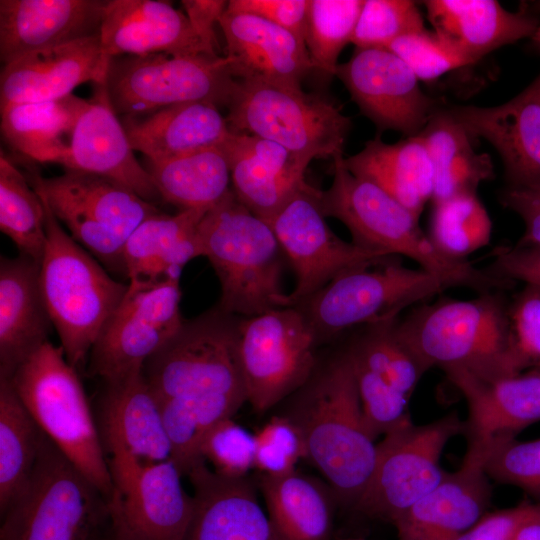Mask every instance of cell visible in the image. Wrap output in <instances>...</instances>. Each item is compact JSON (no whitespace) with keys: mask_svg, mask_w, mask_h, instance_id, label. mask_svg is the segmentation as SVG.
Returning a JSON list of instances; mask_svg holds the SVG:
<instances>
[{"mask_svg":"<svg viewBox=\"0 0 540 540\" xmlns=\"http://www.w3.org/2000/svg\"><path fill=\"white\" fill-rule=\"evenodd\" d=\"M180 276L128 291L104 324L88 356V373L102 381L141 368L181 329Z\"/></svg>","mask_w":540,"mask_h":540,"instance_id":"2e32d148","label":"cell"},{"mask_svg":"<svg viewBox=\"0 0 540 540\" xmlns=\"http://www.w3.org/2000/svg\"><path fill=\"white\" fill-rule=\"evenodd\" d=\"M239 319L216 306L185 320L144 363V376L157 399L247 400L238 353Z\"/></svg>","mask_w":540,"mask_h":540,"instance_id":"9c48e42d","label":"cell"},{"mask_svg":"<svg viewBox=\"0 0 540 540\" xmlns=\"http://www.w3.org/2000/svg\"><path fill=\"white\" fill-rule=\"evenodd\" d=\"M486 475L540 497V438L511 439L498 446L484 463Z\"/></svg>","mask_w":540,"mask_h":540,"instance_id":"f907efd6","label":"cell"},{"mask_svg":"<svg viewBox=\"0 0 540 540\" xmlns=\"http://www.w3.org/2000/svg\"><path fill=\"white\" fill-rule=\"evenodd\" d=\"M29 182L77 243L104 266L124 275L127 239L160 212L124 185L93 173L65 169L60 176L43 178L33 172Z\"/></svg>","mask_w":540,"mask_h":540,"instance_id":"30bf717a","label":"cell"},{"mask_svg":"<svg viewBox=\"0 0 540 540\" xmlns=\"http://www.w3.org/2000/svg\"><path fill=\"white\" fill-rule=\"evenodd\" d=\"M109 61L99 35L28 53L3 65L0 109L57 100L84 82H105Z\"/></svg>","mask_w":540,"mask_h":540,"instance_id":"7402d4cb","label":"cell"},{"mask_svg":"<svg viewBox=\"0 0 540 540\" xmlns=\"http://www.w3.org/2000/svg\"><path fill=\"white\" fill-rule=\"evenodd\" d=\"M319 196L320 190L305 182L267 222L296 277L280 307L297 305L343 273L396 258L339 238L325 220Z\"/></svg>","mask_w":540,"mask_h":540,"instance_id":"9a60e30c","label":"cell"},{"mask_svg":"<svg viewBox=\"0 0 540 540\" xmlns=\"http://www.w3.org/2000/svg\"><path fill=\"white\" fill-rule=\"evenodd\" d=\"M512 540H540V518L524 524Z\"/></svg>","mask_w":540,"mask_h":540,"instance_id":"680465c9","label":"cell"},{"mask_svg":"<svg viewBox=\"0 0 540 540\" xmlns=\"http://www.w3.org/2000/svg\"><path fill=\"white\" fill-rule=\"evenodd\" d=\"M221 147L229 163L234 194L266 222L306 182L310 162L275 142L231 131Z\"/></svg>","mask_w":540,"mask_h":540,"instance_id":"4316f807","label":"cell"},{"mask_svg":"<svg viewBox=\"0 0 540 540\" xmlns=\"http://www.w3.org/2000/svg\"><path fill=\"white\" fill-rule=\"evenodd\" d=\"M103 382L94 415L108 465L171 459L160 403L143 367Z\"/></svg>","mask_w":540,"mask_h":540,"instance_id":"d6986e66","label":"cell"},{"mask_svg":"<svg viewBox=\"0 0 540 540\" xmlns=\"http://www.w3.org/2000/svg\"><path fill=\"white\" fill-rule=\"evenodd\" d=\"M91 540H126L115 527L111 518L102 526Z\"/></svg>","mask_w":540,"mask_h":540,"instance_id":"91938a15","label":"cell"},{"mask_svg":"<svg viewBox=\"0 0 540 540\" xmlns=\"http://www.w3.org/2000/svg\"><path fill=\"white\" fill-rule=\"evenodd\" d=\"M309 0H230L226 11L261 17L305 42Z\"/></svg>","mask_w":540,"mask_h":540,"instance_id":"db71d44e","label":"cell"},{"mask_svg":"<svg viewBox=\"0 0 540 540\" xmlns=\"http://www.w3.org/2000/svg\"><path fill=\"white\" fill-rule=\"evenodd\" d=\"M89 101L63 98L6 106L1 111V132L16 151L39 162L67 166L76 123Z\"/></svg>","mask_w":540,"mask_h":540,"instance_id":"d590c367","label":"cell"},{"mask_svg":"<svg viewBox=\"0 0 540 540\" xmlns=\"http://www.w3.org/2000/svg\"><path fill=\"white\" fill-rule=\"evenodd\" d=\"M208 210L159 212L141 223L123 252L125 276L133 287L151 286L181 276L183 267L202 256L198 225Z\"/></svg>","mask_w":540,"mask_h":540,"instance_id":"4dcf8cb0","label":"cell"},{"mask_svg":"<svg viewBox=\"0 0 540 540\" xmlns=\"http://www.w3.org/2000/svg\"><path fill=\"white\" fill-rule=\"evenodd\" d=\"M387 49L402 59L419 81H431L449 71L474 63L435 31L406 34L394 40Z\"/></svg>","mask_w":540,"mask_h":540,"instance_id":"7dc6e473","label":"cell"},{"mask_svg":"<svg viewBox=\"0 0 540 540\" xmlns=\"http://www.w3.org/2000/svg\"><path fill=\"white\" fill-rule=\"evenodd\" d=\"M295 393L285 416L302 435L306 459L326 478L338 503L355 506L373 472L377 444L364 420L347 353L316 368Z\"/></svg>","mask_w":540,"mask_h":540,"instance_id":"6da1fadb","label":"cell"},{"mask_svg":"<svg viewBox=\"0 0 540 540\" xmlns=\"http://www.w3.org/2000/svg\"><path fill=\"white\" fill-rule=\"evenodd\" d=\"M254 435L232 418L215 424L204 437L201 455L213 471L230 478L246 477L254 468Z\"/></svg>","mask_w":540,"mask_h":540,"instance_id":"681fc988","label":"cell"},{"mask_svg":"<svg viewBox=\"0 0 540 540\" xmlns=\"http://www.w3.org/2000/svg\"><path fill=\"white\" fill-rule=\"evenodd\" d=\"M102 0H1L0 60L100 34Z\"/></svg>","mask_w":540,"mask_h":540,"instance_id":"cb8c5ba5","label":"cell"},{"mask_svg":"<svg viewBox=\"0 0 540 540\" xmlns=\"http://www.w3.org/2000/svg\"><path fill=\"white\" fill-rule=\"evenodd\" d=\"M1 518L0 540H91L110 500L43 432L29 480Z\"/></svg>","mask_w":540,"mask_h":540,"instance_id":"52a82bcc","label":"cell"},{"mask_svg":"<svg viewBox=\"0 0 540 540\" xmlns=\"http://www.w3.org/2000/svg\"><path fill=\"white\" fill-rule=\"evenodd\" d=\"M316 336L296 307H279L238 323L247 402L265 412L297 392L317 368Z\"/></svg>","mask_w":540,"mask_h":540,"instance_id":"4fadbf2b","label":"cell"},{"mask_svg":"<svg viewBox=\"0 0 540 540\" xmlns=\"http://www.w3.org/2000/svg\"><path fill=\"white\" fill-rule=\"evenodd\" d=\"M447 111L470 137L483 138L496 149L508 186L540 187V75L501 105Z\"/></svg>","mask_w":540,"mask_h":540,"instance_id":"44dd1931","label":"cell"},{"mask_svg":"<svg viewBox=\"0 0 540 540\" xmlns=\"http://www.w3.org/2000/svg\"><path fill=\"white\" fill-rule=\"evenodd\" d=\"M8 379L39 428L111 501L115 489L95 415L63 349L46 342Z\"/></svg>","mask_w":540,"mask_h":540,"instance_id":"8992f818","label":"cell"},{"mask_svg":"<svg viewBox=\"0 0 540 540\" xmlns=\"http://www.w3.org/2000/svg\"><path fill=\"white\" fill-rule=\"evenodd\" d=\"M43 431L17 395L10 379L0 377V514L24 489L36 463Z\"/></svg>","mask_w":540,"mask_h":540,"instance_id":"f35d334b","label":"cell"},{"mask_svg":"<svg viewBox=\"0 0 540 540\" xmlns=\"http://www.w3.org/2000/svg\"><path fill=\"white\" fill-rule=\"evenodd\" d=\"M181 4L193 30L202 43L211 53L219 55L215 26L219 25V20L226 11L228 1L183 0Z\"/></svg>","mask_w":540,"mask_h":540,"instance_id":"6f0895ef","label":"cell"},{"mask_svg":"<svg viewBox=\"0 0 540 540\" xmlns=\"http://www.w3.org/2000/svg\"><path fill=\"white\" fill-rule=\"evenodd\" d=\"M219 26L225 56L237 80L301 87L312 72L305 42L280 26L255 15L228 11Z\"/></svg>","mask_w":540,"mask_h":540,"instance_id":"d4e9b609","label":"cell"},{"mask_svg":"<svg viewBox=\"0 0 540 540\" xmlns=\"http://www.w3.org/2000/svg\"><path fill=\"white\" fill-rule=\"evenodd\" d=\"M236 85L225 55L117 56L110 58L105 78L111 106L123 117L187 102L227 107Z\"/></svg>","mask_w":540,"mask_h":540,"instance_id":"7c38bea8","label":"cell"},{"mask_svg":"<svg viewBox=\"0 0 540 540\" xmlns=\"http://www.w3.org/2000/svg\"><path fill=\"white\" fill-rule=\"evenodd\" d=\"M245 402V398L235 396L159 401L171 460L182 475L187 476L194 467L206 462L200 451L204 437L215 424L232 418Z\"/></svg>","mask_w":540,"mask_h":540,"instance_id":"ab89813d","label":"cell"},{"mask_svg":"<svg viewBox=\"0 0 540 540\" xmlns=\"http://www.w3.org/2000/svg\"><path fill=\"white\" fill-rule=\"evenodd\" d=\"M487 271L493 276L540 286V246L498 247Z\"/></svg>","mask_w":540,"mask_h":540,"instance_id":"11a10c76","label":"cell"},{"mask_svg":"<svg viewBox=\"0 0 540 540\" xmlns=\"http://www.w3.org/2000/svg\"><path fill=\"white\" fill-rule=\"evenodd\" d=\"M146 170L161 199L179 210H209L232 189L230 167L221 145L149 161Z\"/></svg>","mask_w":540,"mask_h":540,"instance_id":"74e56055","label":"cell"},{"mask_svg":"<svg viewBox=\"0 0 540 540\" xmlns=\"http://www.w3.org/2000/svg\"><path fill=\"white\" fill-rule=\"evenodd\" d=\"M434 31L474 63L486 54L531 38L540 21L524 11L511 12L496 0L424 1Z\"/></svg>","mask_w":540,"mask_h":540,"instance_id":"d6a6232c","label":"cell"},{"mask_svg":"<svg viewBox=\"0 0 540 540\" xmlns=\"http://www.w3.org/2000/svg\"><path fill=\"white\" fill-rule=\"evenodd\" d=\"M447 377L468 405L462 431L468 443L465 457L481 462L483 467L498 446L540 421V370L536 367L494 381L464 374Z\"/></svg>","mask_w":540,"mask_h":540,"instance_id":"ffe728a7","label":"cell"},{"mask_svg":"<svg viewBox=\"0 0 540 540\" xmlns=\"http://www.w3.org/2000/svg\"><path fill=\"white\" fill-rule=\"evenodd\" d=\"M536 368H538L540 370V365L538 367H536Z\"/></svg>","mask_w":540,"mask_h":540,"instance_id":"be15d7a7","label":"cell"},{"mask_svg":"<svg viewBox=\"0 0 540 540\" xmlns=\"http://www.w3.org/2000/svg\"><path fill=\"white\" fill-rule=\"evenodd\" d=\"M398 318L362 326L345 351L409 399L427 370L397 335Z\"/></svg>","mask_w":540,"mask_h":540,"instance_id":"b9f144b4","label":"cell"},{"mask_svg":"<svg viewBox=\"0 0 540 540\" xmlns=\"http://www.w3.org/2000/svg\"><path fill=\"white\" fill-rule=\"evenodd\" d=\"M122 125L133 150L152 162L220 146L231 134L226 118L208 102L174 104L125 116Z\"/></svg>","mask_w":540,"mask_h":540,"instance_id":"1f68e13d","label":"cell"},{"mask_svg":"<svg viewBox=\"0 0 540 540\" xmlns=\"http://www.w3.org/2000/svg\"><path fill=\"white\" fill-rule=\"evenodd\" d=\"M348 357L354 372L364 420L372 437L377 439L380 435L384 436L411 420L407 411L409 399L382 376L349 355Z\"/></svg>","mask_w":540,"mask_h":540,"instance_id":"bcb514c9","label":"cell"},{"mask_svg":"<svg viewBox=\"0 0 540 540\" xmlns=\"http://www.w3.org/2000/svg\"><path fill=\"white\" fill-rule=\"evenodd\" d=\"M422 15L414 1L364 0L351 43L356 48H387L397 38L424 31Z\"/></svg>","mask_w":540,"mask_h":540,"instance_id":"f6af8a7d","label":"cell"},{"mask_svg":"<svg viewBox=\"0 0 540 540\" xmlns=\"http://www.w3.org/2000/svg\"><path fill=\"white\" fill-rule=\"evenodd\" d=\"M492 223L476 194H461L433 203L429 238L447 258L464 261L489 244Z\"/></svg>","mask_w":540,"mask_h":540,"instance_id":"7bdbcfd3","label":"cell"},{"mask_svg":"<svg viewBox=\"0 0 540 540\" xmlns=\"http://www.w3.org/2000/svg\"><path fill=\"white\" fill-rule=\"evenodd\" d=\"M533 46L540 52V25L536 29L535 33L531 37Z\"/></svg>","mask_w":540,"mask_h":540,"instance_id":"94428289","label":"cell"},{"mask_svg":"<svg viewBox=\"0 0 540 540\" xmlns=\"http://www.w3.org/2000/svg\"><path fill=\"white\" fill-rule=\"evenodd\" d=\"M52 327L40 284V264L22 254L1 256L0 377L11 378L49 341Z\"/></svg>","mask_w":540,"mask_h":540,"instance_id":"f546056e","label":"cell"},{"mask_svg":"<svg viewBox=\"0 0 540 540\" xmlns=\"http://www.w3.org/2000/svg\"><path fill=\"white\" fill-rule=\"evenodd\" d=\"M449 286L436 275L403 266L396 258L343 273L297 305L317 342L356 327L398 318Z\"/></svg>","mask_w":540,"mask_h":540,"instance_id":"8fae6325","label":"cell"},{"mask_svg":"<svg viewBox=\"0 0 540 540\" xmlns=\"http://www.w3.org/2000/svg\"><path fill=\"white\" fill-rule=\"evenodd\" d=\"M0 230L19 254L41 263L47 243L43 201L28 178L0 153Z\"/></svg>","mask_w":540,"mask_h":540,"instance_id":"60d3db41","label":"cell"},{"mask_svg":"<svg viewBox=\"0 0 540 540\" xmlns=\"http://www.w3.org/2000/svg\"><path fill=\"white\" fill-rule=\"evenodd\" d=\"M364 0H309L305 45L312 71L324 81L336 76L338 58L351 38Z\"/></svg>","mask_w":540,"mask_h":540,"instance_id":"ee69618b","label":"cell"},{"mask_svg":"<svg viewBox=\"0 0 540 540\" xmlns=\"http://www.w3.org/2000/svg\"><path fill=\"white\" fill-rule=\"evenodd\" d=\"M418 135L433 166V203L461 194H476L481 183L493 179L490 156L474 150L469 134L447 110L437 109Z\"/></svg>","mask_w":540,"mask_h":540,"instance_id":"8d00e7d4","label":"cell"},{"mask_svg":"<svg viewBox=\"0 0 540 540\" xmlns=\"http://www.w3.org/2000/svg\"><path fill=\"white\" fill-rule=\"evenodd\" d=\"M254 435V468L279 476L296 470L306 459V448L298 427L287 416H275Z\"/></svg>","mask_w":540,"mask_h":540,"instance_id":"c3c4849f","label":"cell"},{"mask_svg":"<svg viewBox=\"0 0 540 540\" xmlns=\"http://www.w3.org/2000/svg\"><path fill=\"white\" fill-rule=\"evenodd\" d=\"M462 431L463 422L450 413L425 425L408 420L385 434L376 445L369 482L354 507L393 524L443 479L442 451Z\"/></svg>","mask_w":540,"mask_h":540,"instance_id":"5bb4252c","label":"cell"},{"mask_svg":"<svg viewBox=\"0 0 540 540\" xmlns=\"http://www.w3.org/2000/svg\"><path fill=\"white\" fill-rule=\"evenodd\" d=\"M515 350L525 368L540 365V286L525 284L508 304Z\"/></svg>","mask_w":540,"mask_h":540,"instance_id":"816d5d0a","label":"cell"},{"mask_svg":"<svg viewBox=\"0 0 540 540\" xmlns=\"http://www.w3.org/2000/svg\"><path fill=\"white\" fill-rule=\"evenodd\" d=\"M187 476L195 506L184 540H279L247 477L221 476L205 462Z\"/></svg>","mask_w":540,"mask_h":540,"instance_id":"83f0119b","label":"cell"},{"mask_svg":"<svg viewBox=\"0 0 540 540\" xmlns=\"http://www.w3.org/2000/svg\"><path fill=\"white\" fill-rule=\"evenodd\" d=\"M500 201L524 222L525 231L517 244L540 246V187L508 186L500 194Z\"/></svg>","mask_w":540,"mask_h":540,"instance_id":"9f6ffc18","label":"cell"},{"mask_svg":"<svg viewBox=\"0 0 540 540\" xmlns=\"http://www.w3.org/2000/svg\"><path fill=\"white\" fill-rule=\"evenodd\" d=\"M332 161V183L327 190H320V207L325 217L336 218L347 227L354 244L406 256L449 288L463 286L486 293L510 284L466 260L445 257L420 229L419 218L410 210L373 182L352 174L343 154Z\"/></svg>","mask_w":540,"mask_h":540,"instance_id":"3957f363","label":"cell"},{"mask_svg":"<svg viewBox=\"0 0 540 540\" xmlns=\"http://www.w3.org/2000/svg\"><path fill=\"white\" fill-rule=\"evenodd\" d=\"M133 151L111 106L105 82L94 83V95L74 128L65 169L109 178L154 203L161 198L159 192Z\"/></svg>","mask_w":540,"mask_h":540,"instance_id":"484cf974","label":"cell"},{"mask_svg":"<svg viewBox=\"0 0 540 540\" xmlns=\"http://www.w3.org/2000/svg\"><path fill=\"white\" fill-rule=\"evenodd\" d=\"M395 329L426 370L494 381L526 369L513 344L508 303L497 291L420 304Z\"/></svg>","mask_w":540,"mask_h":540,"instance_id":"7a4b0ae2","label":"cell"},{"mask_svg":"<svg viewBox=\"0 0 540 540\" xmlns=\"http://www.w3.org/2000/svg\"><path fill=\"white\" fill-rule=\"evenodd\" d=\"M182 476L171 459L112 476L110 518L126 540H184L195 502Z\"/></svg>","mask_w":540,"mask_h":540,"instance_id":"ac0fdd59","label":"cell"},{"mask_svg":"<svg viewBox=\"0 0 540 540\" xmlns=\"http://www.w3.org/2000/svg\"><path fill=\"white\" fill-rule=\"evenodd\" d=\"M343 540H363V539H359V538H348V539H343Z\"/></svg>","mask_w":540,"mask_h":540,"instance_id":"6125c7cd","label":"cell"},{"mask_svg":"<svg viewBox=\"0 0 540 540\" xmlns=\"http://www.w3.org/2000/svg\"><path fill=\"white\" fill-rule=\"evenodd\" d=\"M198 237L219 280V309L247 318L280 307L284 252L271 226L232 189L203 216Z\"/></svg>","mask_w":540,"mask_h":540,"instance_id":"277c9868","label":"cell"},{"mask_svg":"<svg viewBox=\"0 0 540 540\" xmlns=\"http://www.w3.org/2000/svg\"><path fill=\"white\" fill-rule=\"evenodd\" d=\"M38 194L45 208L47 232L40 263L42 294L60 347L69 364L78 370L88 358L104 324L125 297L128 284L112 278L99 261L68 234L44 196Z\"/></svg>","mask_w":540,"mask_h":540,"instance_id":"5b68a950","label":"cell"},{"mask_svg":"<svg viewBox=\"0 0 540 540\" xmlns=\"http://www.w3.org/2000/svg\"><path fill=\"white\" fill-rule=\"evenodd\" d=\"M346 168L387 192L419 218L432 200L434 172L427 147L419 135L388 144L376 137L350 157Z\"/></svg>","mask_w":540,"mask_h":540,"instance_id":"836d02e7","label":"cell"},{"mask_svg":"<svg viewBox=\"0 0 540 540\" xmlns=\"http://www.w3.org/2000/svg\"><path fill=\"white\" fill-rule=\"evenodd\" d=\"M336 77L379 131L416 136L437 110L412 70L387 48H355Z\"/></svg>","mask_w":540,"mask_h":540,"instance_id":"e0dca14e","label":"cell"},{"mask_svg":"<svg viewBox=\"0 0 540 540\" xmlns=\"http://www.w3.org/2000/svg\"><path fill=\"white\" fill-rule=\"evenodd\" d=\"M540 518V502L523 501L517 506L483 514L454 540H512L527 522Z\"/></svg>","mask_w":540,"mask_h":540,"instance_id":"f5cc1de1","label":"cell"},{"mask_svg":"<svg viewBox=\"0 0 540 540\" xmlns=\"http://www.w3.org/2000/svg\"><path fill=\"white\" fill-rule=\"evenodd\" d=\"M490 498L483 465L464 457L393 523L398 540H454L485 514Z\"/></svg>","mask_w":540,"mask_h":540,"instance_id":"f1b7e54d","label":"cell"},{"mask_svg":"<svg viewBox=\"0 0 540 540\" xmlns=\"http://www.w3.org/2000/svg\"><path fill=\"white\" fill-rule=\"evenodd\" d=\"M267 515L279 540H330L338 500L332 488L297 470L279 476L259 473Z\"/></svg>","mask_w":540,"mask_h":540,"instance_id":"e575fe53","label":"cell"},{"mask_svg":"<svg viewBox=\"0 0 540 540\" xmlns=\"http://www.w3.org/2000/svg\"><path fill=\"white\" fill-rule=\"evenodd\" d=\"M227 107L232 132L270 140L309 162L343 154L352 124L331 100L262 81L237 80Z\"/></svg>","mask_w":540,"mask_h":540,"instance_id":"ba28073f","label":"cell"},{"mask_svg":"<svg viewBox=\"0 0 540 540\" xmlns=\"http://www.w3.org/2000/svg\"><path fill=\"white\" fill-rule=\"evenodd\" d=\"M99 37L109 59L155 53L219 56L202 43L185 13L165 1H106Z\"/></svg>","mask_w":540,"mask_h":540,"instance_id":"603a6c76","label":"cell"}]
</instances>
